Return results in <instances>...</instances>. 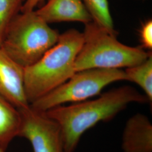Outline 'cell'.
Instances as JSON below:
<instances>
[{
	"instance_id": "cell-1",
	"label": "cell",
	"mask_w": 152,
	"mask_h": 152,
	"mask_svg": "<svg viewBox=\"0 0 152 152\" xmlns=\"http://www.w3.org/2000/svg\"><path fill=\"white\" fill-rule=\"evenodd\" d=\"M133 103L150 102L135 88L124 86L104 92L96 99L60 105L45 112L60 125L64 152H74L86 131L100 122L113 120Z\"/></svg>"
},
{
	"instance_id": "cell-11",
	"label": "cell",
	"mask_w": 152,
	"mask_h": 152,
	"mask_svg": "<svg viewBox=\"0 0 152 152\" xmlns=\"http://www.w3.org/2000/svg\"><path fill=\"white\" fill-rule=\"evenodd\" d=\"M126 81L135 83L141 88L149 102L152 101V55L141 63L127 68Z\"/></svg>"
},
{
	"instance_id": "cell-7",
	"label": "cell",
	"mask_w": 152,
	"mask_h": 152,
	"mask_svg": "<svg viewBox=\"0 0 152 152\" xmlns=\"http://www.w3.org/2000/svg\"><path fill=\"white\" fill-rule=\"evenodd\" d=\"M24 70L0 48V96L18 109L30 105L25 90Z\"/></svg>"
},
{
	"instance_id": "cell-2",
	"label": "cell",
	"mask_w": 152,
	"mask_h": 152,
	"mask_svg": "<svg viewBox=\"0 0 152 152\" xmlns=\"http://www.w3.org/2000/svg\"><path fill=\"white\" fill-rule=\"evenodd\" d=\"M83 34L75 29L60 34L57 42L36 63L24 68V86L30 104L68 80L83 43Z\"/></svg>"
},
{
	"instance_id": "cell-8",
	"label": "cell",
	"mask_w": 152,
	"mask_h": 152,
	"mask_svg": "<svg viewBox=\"0 0 152 152\" xmlns=\"http://www.w3.org/2000/svg\"><path fill=\"white\" fill-rule=\"evenodd\" d=\"M36 11L48 24L77 22L85 24L92 21L82 0H47Z\"/></svg>"
},
{
	"instance_id": "cell-6",
	"label": "cell",
	"mask_w": 152,
	"mask_h": 152,
	"mask_svg": "<svg viewBox=\"0 0 152 152\" xmlns=\"http://www.w3.org/2000/svg\"><path fill=\"white\" fill-rule=\"evenodd\" d=\"M18 110L21 117L18 136L30 142L33 152H64L61 129L55 120L31 105Z\"/></svg>"
},
{
	"instance_id": "cell-10",
	"label": "cell",
	"mask_w": 152,
	"mask_h": 152,
	"mask_svg": "<svg viewBox=\"0 0 152 152\" xmlns=\"http://www.w3.org/2000/svg\"><path fill=\"white\" fill-rule=\"evenodd\" d=\"M20 122L19 110L0 96V147L5 151L18 136Z\"/></svg>"
},
{
	"instance_id": "cell-3",
	"label": "cell",
	"mask_w": 152,
	"mask_h": 152,
	"mask_svg": "<svg viewBox=\"0 0 152 152\" xmlns=\"http://www.w3.org/2000/svg\"><path fill=\"white\" fill-rule=\"evenodd\" d=\"M83 43L76 58V72L88 69H121L139 64L152 54L141 46L131 47L92 21L85 24Z\"/></svg>"
},
{
	"instance_id": "cell-16",
	"label": "cell",
	"mask_w": 152,
	"mask_h": 152,
	"mask_svg": "<svg viewBox=\"0 0 152 152\" xmlns=\"http://www.w3.org/2000/svg\"><path fill=\"white\" fill-rule=\"evenodd\" d=\"M0 152H5V151L1 147H0Z\"/></svg>"
},
{
	"instance_id": "cell-13",
	"label": "cell",
	"mask_w": 152,
	"mask_h": 152,
	"mask_svg": "<svg viewBox=\"0 0 152 152\" xmlns=\"http://www.w3.org/2000/svg\"><path fill=\"white\" fill-rule=\"evenodd\" d=\"M24 0H0V46L14 18L20 11Z\"/></svg>"
},
{
	"instance_id": "cell-5",
	"label": "cell",
	"mask_w": 152,
	"mask_h": 152,
	"mask_svg": "<svg viewBox=\"0 0 152 152\" xmlns=\"http://www.w3.org/2000/svg\"><path fill=\"white\" fill-rule=\"evenodd\" d=\"M126 81L121 69H88L78 71L66 81L30 105L42 112L66 103H77L101 94L109 85Z\"/></svg>"
},
{
	"instance_id": "cell-14",
	"label": "cell",
	"mask_w": 152,
	"mask_h": 152,
	"mask_svg": "<svg viewBox=\"0 0 152 152\" xmlns=\"http://www.w3.org/2000/svg\"><path fill=\"white\" fill-rule=\"evenodd\" d=\"M141 47L145 50L152 49V21L149 19L144 22L139 30Z\"/></svg>"
},
{
	"instance_id": "cell-9",
	"label": "cell",
	"mask_w": 152,
	"mask_h": 152,
	"mask_svg": "<svg viewBox=\"0 0 152 152\" xmlns=\"http://www.w3.org/2000/svg\"><path fill=\"white\" fill-rule=\"evenodd\" d=\"M121 148L124 152H152V124L147 115L137 113L127 121Z\"/></svg>"
},
{
	"instance_id": "cell-15",
	"label": "cell",
	"mask_w": 152,
	"mask_h": 152,
	"mask_svg": "<svg viewBox=\"0 0 152 152\" xmlns=\"http://www.w3.org/2000/svg\"><path fill=\"white\" fill-rule=\"evenodd\" d=\"M45 0H24L21 7V12L34 10L35 8L43 3Z\"/></svg>"
},
{
	"instance_id": "cell-4",
	"label": "cell",
	"mask_w": 152,
	"mask_h": 152,
	"mask_svg": "<svg viewBox=\"0 0 152 152\" xmlns=\"http://www.w3.org/2000/svg\"><path fill=\"white\" fill-rule=\"evenodd\" d=\"M59 36L36 10L21 12L9 24L0 48L24 68L39 60L57 42Z\"/></svg>"
},
{
	"instance_id": "cell-12",
	"label": "cell",
	"mask_w": 152,
	"mask_h": 152,
	"mask_svg": "<svg viewBox=\"0 0 152 152\" xmlns=\"http://www.w3.org/2000/svg\"><path fill=\"white\" fill-rule=\"evenodd\" d=\"M82 1L91 16L92 21L117 37L118 32L114 28L108 0Z\"/></svg>"
}]
</instances>
